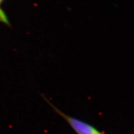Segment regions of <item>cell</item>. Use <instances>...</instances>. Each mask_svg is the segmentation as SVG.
<instances>
[{"mask_svg":"<svg viewBox=\"0 0 134 134\" xmlns=\"http://www.w3.org/2000/svg\"><path fill=\"white\" fill-rule=\"evenodd\" d=\"M3 1V0H0V6H1ZM0 21H1L2 23H5V24H7V25L9 24V21H8L7 18L5 15V13L2 11L1 8H0Z\"/></svg>","mask_w":134,"mask_h":134,"instance_id":"obj_2","label":"cell"},{"mask_svg":"<svg viewBox=\"0 0 134 134\" xmlns=\"http://www.w3.org/2000/svg\"><path fill=\"white\" fill-rule=\"evenodd\" d=\"M103 134H104V133H103Z\"/></svg>","mask_w":134,"mask_h":134,"instance_id":"obj_3","label":"cell"},{"mask_svg":"<svg viewBox=\"0 0 134 134\" xmlns=\"http://www.w3.org/2000/svg\"><path fill=\"white\" fill-rule=\"evenodd\" d=\"M47 101L49 104L51 106L55 112L62 117L77 134H103L94 126L86 122V121L65 114L64 112L54 106L48 100H47Z\"/></svg>","mask_w":134,"mask_h":134,"instance_id":"obj_1","label":"cell"}]
</instances>
